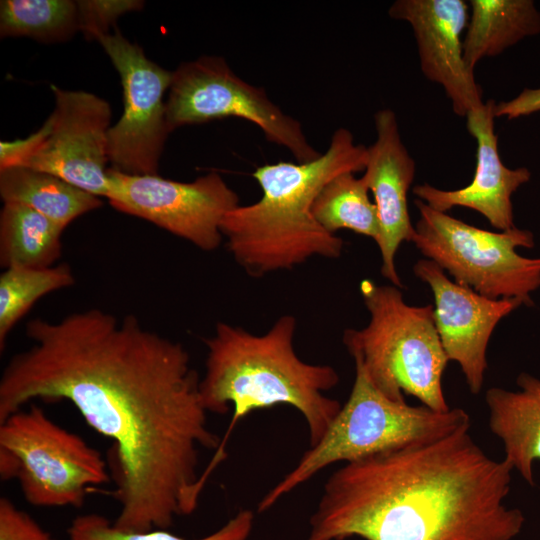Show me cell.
<instances>
[{
  "label": "cell",
  "mask_w": 540,
  "mask_h": 540,
  "mask_svg": "<svg viewBox=\"0 0 540 540\" xmlns=\"http://www.w3.org/2000/svg\"><path fill=\"white\" fill-rule=\"evenodd\" d=\"M413 272L433 293L435 326L449 361L458 363L470 392L478 394L488 368L490 337L499 321L522 303L483 296L451 280L429 259L418 260Z\"/></svg>",
  "instance_id": "obj_13"
},
{
  "label": "cell",
  "mask_w": 540,
  "mask_h": 540,
  "mask_svg": "<svg viewBox=\"0 0 540 540\" xmlns=\"http://www.w3.org/2000/svg\"><path fill=\"white\" fill-rule=\"evenodd\" d=\"M78 7L79 31L89 40H99L123 14L139 11L143 1L138 0H80Z\"/></svg>",
  "instance_id": "obj_25"
},
{
  "label": "cell",
  "mask_w": 540,
  "mask_h": 540,
  "mask_svg": "<svg viewBox=\"0 0 540 540\" xmlns=\"http://www.w3.org/2000/svg\"><path fill=\"white\" fill-rule=\"evenodd\" d=\"M0 540H53L28 513L6 497L0 498Z\"/></svg>",
  "instance_id": "obj_26"
},
{
  "label": "cell",
  "mask_w": 540,
  "mask_h": 540,
  "mask_svg": "<svg viewBox=\"0 0 540 540\" xmlns=\"http://www.w3.org/2000/svg\"><path fill=\"white\" fill-rule=\"evenodd\" d=\"M540 33V12L532 0H471L463 38L468 68L501 54L521 40Z\"/></svg>",
  "instance_id": "obj_18"
},
{
  "label": "cell",
  "mask_w": 540,
  "mask_h": 540,
  "mask_svg": "<svg viewBox=\"0 0 540 540\" xmlns=\"http://www.w3.org/2000/svg\"><path fill=\"white\" fill-rule=\"evenodd\" d=\"M495 100L466 116L468 132L477 143L476 167L471 182L455 190H443L430 184L413 187L417 199L440 212L454 207H466L483 215L499 231L514 225L512 195L529 182L531 172L526 167L510 169L502 162L495 133Z\"/></svg>",
  "instance_id": "obj_16"
},
{
  "label": "cell",
  "mask_w": 540,
  "mask_h": 540,
  "mask_svg": "<svg viewBox=\"0 0 540 540\" xmlns=\"http://www.w3.org/2000/svg\"><path fill=\"white\" fill-rule=\"evenodd\" d=\"M254 525V512L240 510L216 531L197 539H186L168 531H124L96 513L76 516L67 529L68 540H247Z\"/></svg>",
  "instance_id": "obj_24"
},
{
  "label": "cell",
  "mask_w": 540,
  "mask_h": 540,
  "mask_svg": "<svg viewBox=\"0 0 540 540\" xmlns=\"http://www.w3.org/2000/svg\"><path fill=\"white\" fill-rule=\"evenodd\" d=\"M516 384L515 391L499 387L486 391L488 424L503 444L504 459L534 486L533 463L540 460V379L522 372Z\"/></svg>",
  "instance_id": "obj_17"
},
{
  "label": "cell",
  "mask_w": 540,
  "mask_h": 540,
  "mask_svg": "<svg viewBox=\"0 0 540 540\" xmlns=\"http://www.w3.org/2000/svg\"><path fill=\"white\" fill-rule=\"evenodd\" d=\"M171 131L215 119L241 118L257 125L270 142L287 148L298 163L317 159L301 123L285 114L261 87L239 78L222 57L201 56L173 71L166 100Z\"/></svg>",
  "instance_id": "obj_10"
},
{
  "label": "cell",
  "mask_w": 540,
  "mask_h": 540,
  "mask_svg": "<svg viewBox=\"0 0 540 540\" xmlns=\"http://www.w3.org/2000/svg\"><path fill=\"white\" fill-rule=\"evenodd\" d=\"M108 174L106 198L112 207L145 219L203 251L219 247L222 221L240 205L238 194L216 172L192 182L158 174H125L112 168Z\"/></svg>",
  "instance_id": "obj_11"
},
{
  "label": "cell",
  "mask_w": 540,
  "mask_h": 540,
  "mask_svg": "<svg viewBox=\"0 0 540 540\" xmlns=\"http://www.w3.org/2000/svg\"><path fill=\"white\" fill-rule=\"evenodd\" d=\"M354 363L355 380L347 401L322 439L259 501V513L333 463L361 460L471 424L469 414L461 408L442 412L389 399L372 384L362 366Z\"/></svg>",
  "instance_id": "obj_6"
},
{
  "label": "cell",
  "mask_w": 540,
  "mask_h": 540,
  "mask_svg": "<svg viewBox=\"0 0 540 540\" xmlns=\"http://www.w3.org/2000/svg\"><path fill=\"white\" fill-rule=\"evenodd\" d=\"M471 424L345 463L326 481L306 540H513L511 464L484 452Z\"/></svg>",
  "instance_id": "obj_2"
},
{
  "label": "cell",
  "mask_w": 540,
  "mask_h": 540,
  "mask_svg": "<svg viewBox=\"0 0 540 540\" xmlns=\"http://www.w3.org/2000/svg\"><path fill=\"white\" fill-rule=\"evenodd\" d=\"M413 243L460 285L492 299H517L534 304L531 293L540 288V258L520 255L517 248H533L531 231L513 227L488 231L467 224L419 199Z\"/></svg>",
  "instance_id": "obj_8"
},
{
  "label": "cell",
  "mask_w": 540,
  "mask_h": 540,
  "mask_svg": "<svg viewBox=\"0 0 540 540\" xmlns=\"http://www.w3.org/2000/svg\"><path fill=\"white\" fill-rule=\"evenodd\" d=\"M388 14L410 24L421 71L442 86L455 114L466 118L484 105L482 89L464 60L462 35L469 4L463 0H397Z\"/></svg>",
  "instance_id": "obj_14"
},
{
  "label": "cell",
  "mask_w": 540,
  "mask_h": 540,
  "mask_svg": "<svg viewBox=\"0 0 540 540\" xmlns=\"http://www.w3.org/2000/svg\"><path fill=\"white\" fill-rule=\"evenodd\" d=\"M74 282L67 264L4 269L0 275V350L5 349L11 330L38 299Z\"/></svg>",
  "instance_id": "obj_23"
},
{
  "label": "cell",
  "mask_w": 540,
  "mask_h": 540,
  "mask_svg": "<svg viewBox=\"0 0 540 540\" xmlns=\"http://www.w3.org/2000/svg\"><path fill=\"white\" fill-rule=\"evenodd\" d=\"M0 195L4 203L27 206L63 229L102 205L98 196L55 175L25 166L0 168Z\"/></svg>",
  "instance_id": "obj_19"
},
{
  "label": "cell",
  "mask_w": 540,
  "mask_h": 540,
  "mask_svg": "<svg viewBox=\"0 0 540 540\" xmlns=\"http://www.w3.org/2000/svg\"><path fill=\"white\" fill-rule=\"evenodd\" d=\"M79 31L78 7L71 0H2L0 35L63 42Z\"/></svg>",
  "instance_id": "obj_22"
},
{
  "label": "cell",
  "mask_w": 540,
  "mask_h": 540,
  "mask_svg": "<svg viewBox=\"0 0 540 540\" xmlns=\"http://www.w3.org/2000/svg\"><path fill=\"white\" fill-rule=\"evenodd\" d=\"M98 41L118 71L123 87V114L107 133L112 169L131 175H156L165 141L172 132L164 95L173 71L148 59L141 47L118 30Z\"/></svg>",
  "instance_id": "obj_12"
},
{
  "label": "cell",
  "mask_w": 540,
  "mask_h": 540,
  "mask_svg": "<svg viewBox=\"0 0 540 540\" xmlns=\"http://www.w3.org/2000/svg\"><path fill=\"white\" fill-rule=\"evenodd\" d=\"M32 345L0 378V421L34 400L67 401L113 442L109 466L124 531L168 529L204 488L199 452L218 449L200 377L180 342L100 309L27 323Z\"/></svg>",
  "instance_id": "obj_1"
},
{
  "label": "cell",
  "mask_w": 540,
  "mask_h": 540,
  "mask_svg": "<svg viewBox=\"0 0 540 540\" xmlns=\"http://www.w3.org/2000/svg\"><path fill=\"white\" fill-rule=\"evenodd\" d=\"M0 477L37 507H81L91 487L110 481L101 453L38 406L0 421Z\"/></svg>",
  "instance_id": "obj_7"
},
{
  "label": "cell",
  "mask_w": 540,
  "mask_h": 540,
  "mask_svg": "<svg viewBox=\"0 0 540 540\" xmlns=\"http://www.w3.org/2000/svg\"><path fill=\"white\" fill-rule=\"evenodd\" d=\"M55 108L25 139L1 141L0 168L25 166L55 175L98 197H107L109 103L86 91L50 86Z\"/></svg>",
  "instance_id": "obj_9"
},
{
  "label": "cell",
  "mask_w": 540,
  "mask_h": 540,
  "mask_svg": "<svg viewBox=\"0 0 540 540\" xmlns=\"http://www.w3.org/2000/svg\"><path fill=\"white\" fill-rule=\"evenodd\" d=\"M374 123L377 137L367 147L362 178L373 194L378 212L381 274L401 288L395 255L403 242H412L415 236L408 210V191L415 178L416 163L402 141L396 115L391 109L377 111Z\"/></svg>",
  "instance_id": "obj_15"
},
{
  "label": "cell",
  "mask_w": 540,
  "mask_h": 540,
  "mask_svg": "<svg viewBox=\"0 0 540 540\" xmlns=\"http://www.w3.org/2000/svg\"><path fill=\"white\" fill-rule=\"evenodd\" d=\"M540 111V88L524 89L516 97L495 104V117L509 120Z\"/></svg>",
  "instance_id": "obj_27"
},
{
  "label": "cell",
  "mask_w": 540,
  "mask_h": 540,
  "mask_svg": "<svg viewBox=\"0 0 540 540\" xmlns=\"http://www.w3.org/2000/svg\"><path fill=\"white\" fill-rule=\"evenodd\" d=\"M311 212L317 223L327 232L350 230L380 239L377 208L369 197V189L362 177L346 172L328 181L315 197Z\"/></svg>",
  "instance_id": "obj_21"
},
{
  "label": "cell",
  "mask_w": 540,
  "mask_h": 540,
  "mask_svg": "<svg viewBox=\"0 0 540 540\" xmlns=\"http://www.w3.org/2000/svg\"><path fill=\"white\" fill-rule=\"evenodd\" d=\"M367 147L352 133L337 129L324 154L307 163L278 162L258 167L252 176L261 198L228 212L222 235L236 263L251 277L290 270L314 256L338 258L344 242L325 231L311 207L321 188L342 173L364 171Z\"/></svg>",
  "instance_id": "obj_4"
},
{
  "label": "cell",
  "mask_w": 540,
  "mask_h": 540,
  "mask_svg": "<svg viewBox=\"0 0 540 540\" xmlns=\"http://www.w3.org/2000/svg\"><path fill=\"white\" fill-rule=\"evenodd\" d=\"M297 322L283 315L262 335L219 322L207 347L205 374L199 392L207 412L225 414L233 407L230 425L206 469L209 475L226 455L224 449L236 424L259 409L289 405L304 417L309 447L327 432L342 405L324 393L339 383L330 365L303 361L294 348Z\"/></svg>",
  "instance_id": "obj_3"
},
{
  "label": "cell",
  "mask_w": 540,
  "mask_h": 540,
  "mask_svg": "<svg viewBox=\"0 0 540 540\" xmlns=\"http://www.w3.org/2000/svg\"><path fill=\"white\" fill-rule=\"evenodd\" d=\"M64 229L39 212L17 203H4L0 212V264L46 268L61 256Z\"/></svg>",
  "instance_id": "obj_20"
},
{
  "label": "cell",
  "mask_w": 540,
  "mask_h": 540,
  "mask_svg": "<svg viewBox=\"0 0 540 540\" xmlns=\"http://www.w3.org/2000/svg\"><path fill=\"white\" fill-rule=\"evenodd\" d=\"M360 291L370 320L346 329L342 341L372 384L393 401L404 394L436 410L450 409L442 388L449 362L437 332L432 305L412 306L394 285L363 280Z\"/></svg>",
  "instance_id": "obj_5"
}]
</instances>
